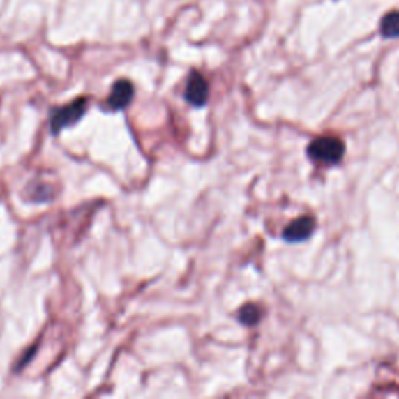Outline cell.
Returning <instances> with one entry per match:
<instances>
[{
    "label": "cell",
    "instance_id": "4",
    "mask_svg": "<svg viewBox=\"0 0 399 399\" xmlns=\"http://www.w3.org/2000/svg\"><path fill=\"white\" fill-rule=\"evenodd\" d=\"M315 229V220L309 216L296 218L292 222L287 228L284 229L283 237L287 242H303L306 239H309L312 232Z\"/></svg>",
    "mask_w": 399,
    "mask_h": 399
},
{
    "label": "cell",
    "instance_id": "5",
    "mask_svg": "<svg viewBox=\"0 0 399 399\" xmlns=\"http://www.w3.org/2000/svg\"><path fill=\"white\" fill-rule=\"evenodd\" d=\"M133 96H135V88H133V84L128 80H119L111 89V94L108 97V106L116 111L123 110L130 105Z\"/></svg>",
    "mask_w": 399,
    "mask_h": 399
},
{
    "label": "cell",
    "instance_id": "2",
    "mask_svg": "<svg viewBox=\"0 0 399 399\" xmlns=\"http://www.w3.org/2000/svg\"><path fill=\"white\" fill-rule=\"evenodd\" d=\"M86 110H88V100L86 98H77L75 102H72L70 105L53 110L50 116V126L53 135L68 128V126L75 125L80 119L84 116Z\"/></svg>",
    "mask_w": 399,
    "mask_h": 399
},
{
    "label": "cell",
    "instance_id": "3",
    "mask_svg": "<svg viewBox=\"0 0 399 399\" xmlns=\"http://www.w3.org/2000/svg\"><path fill=\"white\" fill-rule=\"evenodd\" d=\"M209 96V86L208 82L203 78V75L200 72H192L188 80V84H186V92L184 97L192 106H197V108H202L208 102Z\"/></svg>",
    "mask_w": 399,
    "mask_h": 399
},
{
    "label": "cell",
    "instance_id": "6",
    "mask_svg": "<svg viewBox=\"0 0 399 399\" xmlns=\"http://www.w3.org/2000/svg\"><path fill=\"white\" fill-rule=\"evenodd\" d=\"M381 33L385 38H398L399 36V11L390 13L384 16L381 22Z\"/></svg>",
    "mask_w": 399,
    "mask_h": 399
},
{
    "label": "cell",
    "instance_id": "7",
    "mask_svg": "<svg viewBox=\"0 0 399 399\" xmlns=\"http://www.w3.org/2000/svg\"><path fill=\"white\" fill-rule=\"evenodd\" d=\"M261 317H262L261 309H259L256 304L243 306L241 312H239V320H241V323H243L245 326H255L259 320H261Z\"/></svg>",
    "mask_w": 399,
    "mask_h": 399
},
{
    "label": "cell",
    "instance_id": "1",
    "mask_svg": "<svg viewBox=\"0 0 399 399\" xmlns=\"http://www.w3.org/2000/svg\"><path fill=\"white\" fill-rule=\"evenodd\" d=\"M345 155V144L338 137H318L308 147V156L317 163L337 164Z\"/></svg>",
    "mask_w": 399,
    "mask_h": 399
}]
</instances>
